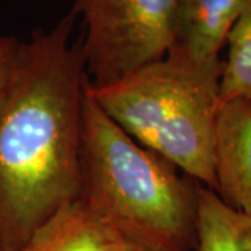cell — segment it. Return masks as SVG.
Masks as SVG:
<instances>
[{
    "label": "cell",
    "instance_id": "1",
    "mask_svg": "<svg viewBox=\"0 0 251 251\" xmlns=\"http://www.w3.org/2000/svg\"><path fill=\"white\" fill-rule=\"evenodd\" d=\"M72 11L21 42L0 92V246L18 251L78 196L82 38Z\"/></svg>",
    "mask_w": 251,
    "mask_h": 251
},
{
    "label": "cell",
    "instance_id": "2",
    "mask_svg": "<svg viewBox=\"0 0 251 251\" xmlns=\"http://www.w3.org/2000/svg\"><path fill=\"white\" fill-rule=\"evenodd\" d=\"M77 200L125 242L152 251H196L198 186L143 147L99 108L88 78L81 105Z\"/></svg>",
    "mask_w": 251,
    "mask_h": 251
},
{
    "label": "cell",
    "instance_id": "3",
    "mask_svg": "<svg viewBox=\"0 0 251 251\" xmlns=\"http://www.w3.org/2000/svg\"><path fill=\"white\" fill-rule=\"evenodd\" d=\"M224 59L200 63L177 48L110 85L98 106L125 133L200 184L215 188L212 147Z\"/></svg>",
    "mask_w": 251,
    "mask_h": 251
},
{
    "label": "cell",
    "instance_id": "4",
    "mask_svg": "<svg viewBox=\"0 0 251 251\" xmlns=\"http://www.w3.org/2000/svg\"><path fill=\"white\" fill-rule=\"evenodd\" d=\"M183 0H74L85 35L82 54L91 87L117 82L165 57L176 41Z\"/></svg>",
    "mask_w": 251,
    "mask_h": 251
},
{
    "label": "cell",
    "instance_id": "5",
    "mask_svg": "<svg viewBox=\"0 0 251 251\" xmlns=\"http://www.w3.org/2000/svg\"><path fill=\"white\" fill-rule=\"evenodd\" d=\"M215 193L234 211L251 215V100L222 103L215 120Z\"/></svg>",
    "mask_w": 251,
    "mask_h": 251
},
{
    "label": "cell",
    "instance_id": "6",
    "mask_svg": "<svg viewBox=\"0 0 251 251\" xmlns=\"http://www.w3.org/2000/svg\"><path fill=\"white\" fill-rule=\"evenodd\" d=\"M244 0H183L177 48L200 63L216 62Z\"/></svg>",
    "mask_w": 251,
    "mask_h": 251
},
{
    "label": "cell",
    "instance_id": "7",
    "mask_svg": "<svg viewBox=\"0 0 251 251\" xmlns=\"http://www.w3.org/2000/svg\"><path fill=\"white\" fill-rule=\"evenodd\" d=\"M108 229L78 200L64 205L18 251H97Z\"/></svg>",
    "mask_w": 251,
    "mask_h": 251
},
{
    "label": "cell",
    "instance_id": "8",
    "mask_svg": "<svg viewBox=\"0 0 251 251\" xmlns=\"http://www.w3.org/2000/svg\"><path fill=\"white\" fill-rule=\"evenodd\" d=\"M196 251H251V215L234 211L205 186H198Z\"/></svg>",
    "mask_w": 251,
    "mask_h": 251
},
{
    "label": "cell",
    "instance_id": "9",
    "mask_svg": "<svg viewBox=\"0 0 251 251\" xmlns=\"http://www.w3.org/2000/svg\"><path fill=\"white\" fill-rule=\"evenodd\" d=\"M227 56L219 81V105L251 100V0H244L226 36Z\"/></svg>",
    "mask_w": 251,
    "mask_h": 251
},
{
    "label": "cell",
    "instance_id": "10",
    "mask_svg": "<svg viewBox=\"0 0 251 251\" xmlns=\"http://www.w3.org/2000/svg\"><path fill=\"white\" fill-rule=\"evenodd\" d=\"M20 41L14 36H0V92L9 80L10 73L16 63Z\"/></svg>",
    "mask_w": 251,
    "mask_h": 251
},
{
    "label": "cell",
    "instance_id": "11",
    "mask_svg": "<svg viewBox=\"0 0 251 251\" xmlns=\"http://www.w3.org/2000/svg\"><path fill=\"white\" fill-rule=\"evenodd\" d=\"M108 251H152L148 249H143L140 246H135L131 243L125 242L120 237H117L116 234H113L110 232L108 240Z\"/></svg>",
    "mask_w": 251,
    "mask_h": 251
},
{
    "label": "cell",
    "instance_id": "12",
    "mask_svg": "<svg viewBox=\"0 0 251 251\" xmlns=\"http://www.w3.org/2000/svg\"><path fill=\"white\" fill-rule=\"evenodd\" d=\"M109 236H110V230L108 229V234H106V237H105V240L103 243L100 244L98 247V250L97 251H108V240H109Z\"/></svg>",
    "mask_w": 251,
    "mask_h": 251
},
{
    "label": "cell",
    "instance_id": "13",
    "mask_svg": "<svg viewBox=\"0 0 251 251\" xmlns=\"http://www.w3.org/2000/svg\"><path fill=\"white\" fill-rule=\"evenodd\" d=\"M0 251H9V250H6V249H3V247L0 246Z\"/></svg>",
    "mask_w": 251,
    "mask_h": 251
}]
</instances>
